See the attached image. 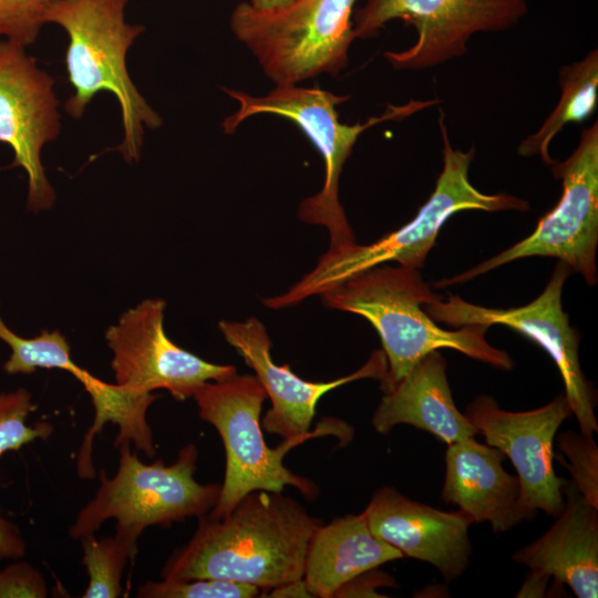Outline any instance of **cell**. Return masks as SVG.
Instances as JSON below:
<instances>
[{"instance_id":"cell-1","label":"cell","mask_w":598,"mask_h":598,"mask_svg":"<svg viewBox=\"0 0 598 598\" xmlns=\"http://www.w3.org/2000/svg\"><path fill=\"white\" fill-rule=\"evenodd\" d=\"M163 566L165 581L217 578L271 589L302 579L308 545L321 522L281 492L248 493L224 517L208 514Z\"/></svg>"},{"instance_id":"cell-2","label":"cell","mask_w":598,"mask_h":598,"mask_svg":"<svg viewBox=\"0 0 598 598\" xmlns=\"http://www.w3.org/2000/svg\"><path fill=\"white\" fill-rule=\"evenodd\" d=\"M320 297L326 307L361 316L377 330L388 362L386 377L381 382L383 393L425 355L445 348L496 369L514 368L506 351L487 342L488 327L470 324L447 330L435 323L422 306L442 296L432 291L419 269L377 266Z\"/></svg>"},{"instance_id":"cell-3","label":"cell","mask_w":598,"mask_h":598,"mask_svg":"<svg viewBox=\"0 0 598 598\" xmlns=\"http://www.w3.org/2000/svg\"><path fill=\"white\" fill-rule=\"evenodd\" d=\"M443 141V168L427 202L409 223L370 245L327 250L312 270L285 292L265 298L269 309H283L321 295L352 277L388 262L420 269L434 247L440 229L454 214L463 210H518L529 208L525 199L509 194H485L470 181L468 171L475 148L454 150L450 143L443 113L440 112Z\"/></svg>"},{"instance_id":"cell-4","label":"cell","mask_w":598,"mask_h":598,"mask_svg":"<svg viewBox=\"0 0 598 598\" xmlns=\"http://www.w3.org/2000/svg\"><path fill=\"white\" fill-rule=\"evenodd\" d=\"M128 0H55L47 23L60 25L69 37L65 64L74 90L65 103L66 112L80 118L101 91L115 95L122 114L123 141L117 147L127 163L138 161L144 127L162 125L132 82L126 54L142 25L125 20Z\"/></svg>"},{"instance_id":"cell-5","label":"cell","mask_w":598,"mask_h":598,"mask_svg":"<svg viewBox=\"0 0 598 598\" xmlns=\"http://www.w3.org/2000/svg\"><path fill=\"white\" fill-rule=\"evenodd\" d=\"M199 417L219 433L226 454L224 482L215 506L208 513L213 518L227 515L248 493L257 489L282 492L286 485L299 489L305 497L318 494L316 484L291 473L283 457L293 446L320 434L337 435L344 444L353 436V429L333 420L320 424L306 435L283 440L270 448L261 431L260 413L267 393L255 375L234 373L217 381L206 382L193 395Z\"/></svg>"},{"instance_id":"cell-6","label":"cell","mask_w":598,"mask_h":598,"mask_svg":"<svg viewBox=\"0 0 598 598\" xmlns=\"http://www.w3.org/2000/svg\"><path fill=\"white\" fill-rule=\"evenodd\" d=\"M224 91L239 103L238 110L223 122L225 133H233L240 123L254 115H279L293 122L322 156L326 168L323 186L319 193L300 203L298 217L301 221L328 229L329 251L357 244L339 200V178L359 135L379 123L402 120L436 102L410 101L404 105L389 104L382 115L370 117L365 123L348 125L340 122L337 106L350 96L337 95L318 86L276 85L264 96H252L227 87H224Z\"/></svg>"},{"instance_id":"cell-7","label":"cell","mask_w":598,"mask_h":598,"mask_svg":"<svg viewBox=\"0 0 598 598\" xmlns=\"http://www.w3.org/2000/svg\"><path fill=\"white\" fill-rule=\"evenodd\" d=\"M116 447L120 452L117 470L111 478L105 470L100 471L95 495L69 528L73 539L95 534L107 519L114 518L115 533L137 543L150 526L200 518L215 506L220 485L199 484L195 480L198 455L195 444L185 445L171 465L162 460L143 463L131 451L128 442Z\"/></svg>"},{"instance_id":"cell-8","label":"cell","mask_w":598,"mask_h":598,"mask_svg":"<svg viewBox=\"0 0 598 598\" xmlns=\"http://www.w3.org/2000/svg\"><path fill=\"white\" fill-rule=\"evenodd\" d=\"M355 0H295L261 11L236 6L230 28L276 85L297 84L322 73L337 75L348 63L355 39Z\"/></svg>"},{"instance_id":"cell-9","label":"cell","mask_w":598,"mask_h":598,"mask_svg":"<svg viewBox=\"0 0 598 598\" xmlns=\"http://www.w3.org/2000/svg\"><path fill=\"white\" fill-rule=\"evenodd\" d=\"M550 166L555 177L561 179L563 194L535 230L471 269L436 281V288L463 283L514 260L536 256L556 258L588 285L597 282L598 122L581 132L577 148L566 161H555Z\"/></svg>"},{"instance_id":"cell-10","label":"cell","mask_w":598,"mask_h":598,"mask_svg":"<svg viewBox=\"0 0 598 598\" xmlns=\"http://www.w3.org/2000/svg\"><path fill=\"white\" fill-rule=\"evenodd\" d=\"M526 12V0H365L352 13V30L355 39H369L403 20L415 29V43L384 56L395 69L420 70L463 55L474 33L505 30Z\"/></svg>"},{"instance_id":"cell-11","label":"cell","mask_w":598,"mask_h":598,"mask_svg":"<svg viewBox=\"0 0 598 598\" xmlns=\"http://www.w3.org/2000/svg\"><path fill=\"white\" fill-rule=\"evenodd\" d=\"M570 272V269L559 261L543 292L522 307L487 308L451 293L424 307L434 321L446 326L460 328L470 324H501L543 348L557 365L565 384L564 394L580 432L594 435L598 432L594 392L579 363V333L569 323L561 303L563 288Z\"/></svg>"},{"instance_id":"cell-12","label":"cell","mask_w":598,"mask_h":598,"mask_svg":"<svg viewBox=\"0 0 598 598\" xmlns=\"http://www.w3.org/2000/svg\"><path fill=\"white\" fill-rule=\"evenodd\" d=\"M464 415L486 444L501 450L516 468L523 519L534 518L538 511L557 517L564 508L565 480L554 471L553 443L561 423L573 415L565 394L524 412L503 410L493 396L481 394L465 408Z\"/></svg>"},{"instance_id":"cell-13","label":"cell","mask_w":598,"mask_h":598,"mask_svg":"<svg viewBox=\"0 0 598 598\" xmlns=\"http://www.w3.org/2000/svg\"><path fill=\"white\" fill-rule=\"evenodd\" d=\"M165 307L161 298L144 299L106 329L116 384L141 394L164 389L184 401L206 382L236 373L234 365L208 362L173 342L164 330Z\"/></svg>"},{"instance_id":"cell-14","label":"cell","mask_w":598,"mask_h":598,"mask_svg":"<svg viewBox=\"0 0 598 598\" xmlns=\"http://www.w3.org/2000/svg\"><path fill=\"white\" fill-rule=\"evenodd\" d=\"M53 85L25 47L0 40V143L13 151L11 166L28 175L27 207L32 213L48 210L55 202L41 161L43 146L61 128Z\"/></svg>"},{"instance_id":"cell-15","label":"cell","mask_w":598,"mask_h":598,"mask_svg":"<svg viewBox=\"0 0 598 598\" xmlns=\"http://www.w3.org/2000/svg\"><path fill=\"white\" fill-rule=\"evenodd\" d=\"M218 329L225 340L235 348L250 367L264 386L271 408L262 419L264 429L283 440L306 435L322 395L343 384L360 379L382 382L386 377L388 362L383 350H375L357 371L329 382L306 381L295 374L289 364L278 365L271 358V340L266 327L256 318L245 321L221 320Z\"/></svg>"},{"instance_id":"cell-16","label":"cell","mask_w":598,"mask_h":598,"mask_svg":"<svg viewBox=\"0 0 598 598\" xmlns=\"http://www.w3.org/2000/svg\"><path fill=\"white\" fill-rule=\"evenodd\" d=\"M362 514L378 538L404 557L431 564L447 582L462 576L470 565L472 522L461 511L443 512L384 486Z\"/></svg>"},{"instance_id":"cell-17","label":"cell","mask_w":598,"mask_h":598,"mask_svg":"<svg viewBox=\"0 0 598 598\" xmlns=\"http://www.w3.org/2000/svg\"><path fill=\"white\" fill-rule=\"evenodd\" d=\"M564 508L538 539L513 555L530 575L554 578L578 598L598 596V508L591 506L571 481L561 487Z\"/></svg>"},{"instance_id":"cell-18","label":"cell","mask_w":598,"mask_h":598,"mask_svg":"<svg viewBox=\"0 0 598 598\" xmlns=\"http://www.w3.org/2000/svg\"><path fill=\"white\" fill-rule=\"evenodd\" d=\"M497 447L474 436L448 444L441 498L458 506L472 523L488 522L494 533H505L523 520L517 502L519 480L502 463Z\"/></svg>"},{"instance_id":"cell-19","label":"cell","mask_w":598,"mask_h":598,"mask_svg":"<svg viewBox=\"0 0 598 598\" xmlns=\"http://www.w3.org/2000/svg\"><path fill=\"white\" fill-rule=\"evenodd\" d=\"M399 424L426 431L447 445L478 434L454 403L446 361L439 350L425 355L384 392L372 425L378 433L386 435Z\"/></svg>"},{"instance_id":"cell-20","label":"cell","mask_w":598,"mask_h":598,"mask_svg":"<svg viewBox=\"0 0 598 598\" xmlns=\"http://www.w3.org/2000/svg\"><path fill=\"white\" fill-rule=\"evenodd\" d=\"M402 558L400 550L370 530L362 513L349 514L315 529L302 579L311 597L331 598L357 576Z\"/></svg>"},{"instance_id":"cell-21","label":"cell","mask_w":598,"mask_h":598,"mask_svg":"<svg viewBox=\"0 0 598 598\" xmlns=\"http://www.w3.org/2000/svg\"><path fill=\"white\" fill-rule=\"evenodd\" d=\"M561 95L540 128L518 146L522 156L539 155L549 166L555 162L549 155L551 140L570 123L588 118L597 107L598 51L591 50L584 59L565 65L559 73Z\"/></svg>"},{"instance_id":"cell-22","label":"cell","mask_w":598,"mask_h":598,"mask_svg":"<svg viewBox=\"0 0 598 598\" xmlns=\"http://www.w3.org/2000/svg\"><path fill=\"white\" fill-rule=\"evenodd\" d=\"M0 339L11 349L3 364L9 374H31L38 368L59 369L71 373L81 384L91 375L72 360L70 344L58 329H44L33 338H23L10 330L0 317Z\"/></svg>"},{"instance_id":"cell-23","label":"cell","mask_w":598,"mask_h":598,"mask_svg":"<svg viewBox=\"0 0 598 598\" xmlns=\"http://www.w3.org/2000/svg\"><path fill=\"white\" fill-rule=\"evenodd\" d=\"M82 563L89 574L83 598H116L123 595L122 577L128 559L137 553V543L122 535L97 539L95 534L80 539Z\"/></svg>"},{"instance_id":"cell-24","label":"cell","mask_w":598,"mask_h":598,"mask_svg":"<svg viewBox=\"0 0 598 598\" xmlns=\"http://www.w3.org/2000/svg\"><path fill=\"white\" fill-rule=\"evenodd\" d=\"M34 410L31 394L24 388L0 393V456L8 451H18L32 441H45L51 436L54 430L51 423H27Z\"/></svg>"},{"instance_id":"cell-25","label":"cell","mask_w":598,"mask_h":598,"mask_svg":"<svg viewBox=\"0 0 598 598\" xmlns=\"http://www.w3.org/2000/svg\"><path fill=\"white\" fill-rule=\"evenodd\" d=\"M259 588L254 585L217 578L186 581H146L137 588L140 598H251Z\"/></svg>"},{"instance_id":"cell-26","label":"cell","mask_w":598,"mask_h":598,"mask_svg":"<svg viewBox=\"0 0 598 598\" xmlns=\"http://www.w3.org/2000/svg\"><path fill=\"white\" fill-rule=\"evenodd\" d=\"M560 452L565 454L573 483L584 498L598 508V446L592 435L565 431L557 436Z\"/></svg>"},{"instance_id":"cell-27","label":"cell","mask_w":598,"mask_h":598,"mask_svg":"<svg viewBox=\"0 0 598 598\" xmlns=\"http://www.w3.org/2000/svg\"><path fill=\"white\" fill-rule=\"evenodd\" d=\"M55 0H0V40L29 47L47 24Z\"/></svg>"},{"instance_id":"cell-28","label":"cell","mask_w":598,"mask_h":598,"mask_svg":"<svg viewBox=\"0 0 598 598\" xmlns=\"http://www.w3.org/2000/svg\"><path fill=\"white\" fill-rule=\"evenodd\" d=\"M47 584L30 564L17 561L0 571V598H44Z\"/></svg>"},{"instance_id":"cell-29","label":"cell","mask_w":598,"mask_h":598,"mask_svg":"<svg viewBox=\"0 0 598 598\" xmlns=\"http://www.w3.org/2000/svg\"><path fill=\"white\" fill-rule=\"evenodd\" d=\"M375 569L368 570L343 585L334 597H378L375 587L393 586L389 575Z\"/></svg>"},{"instance_id":"cell-30","label":"cell","mask_w":598,"mask_h":598,"mask_svg":"<svg viewBox=\"0 0 598 598\" xmlns=\"http://www.w3.org/2000/svg\"><path fill=\"white\" fill-rule=\"evenodd\" d=\"M25 550L27 545L18 526L0 516V561L22 558Z\"/></svg>"},{"instance_id":"cell-31","label":"cell","mask_w":598,"mask_h":598,"mask_svg":"<svg viewBox=\"0 0 598 598\" xmlns=\"http://www.w3.org/2000/svg\"><path fill=\"white\" fill-rule=\"evenodd\" d=\"M269 597H311L303 579L271 588Z\"/></svg>"},{"instance_id":"cell-32","label":"cell","mask_w":598,"mask_h":598,"mask_svg":"<svg viewBox=\"0 0 598 598\" xmlns=\"http://www.w3.org/2000/svg\"><path fill=\"white\" fill-rule=\"evenodd\" d=\"M295 0H250V6L257 10L267 11L285 7Z\"/></svg>"}]
</instances>
